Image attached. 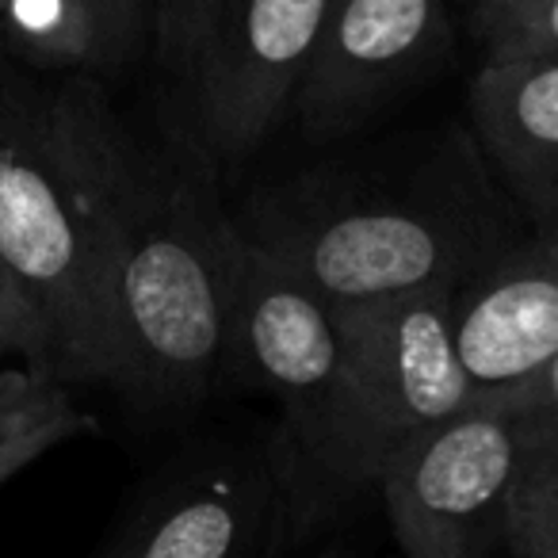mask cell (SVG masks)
<instances>
[{"instance_id":"cell-13","label":"cell","mask_w":558,"mask_h":558,"mask_svg":"<svg viewBox=\"0 0 558 558\" xmlns=\"http://www.w3.org/2000/svg\"><path fill=\"white\" fill-rule=\"evenodd\" d=\"M62 383V375L47 364L9 367L0 356V440L81 417Z\"/></svg>"},{"instance_id":"cell-7","label":"cell","mask_w":558,"mask_h":558,"mask_svg":"<svg viewBox=\"0 0 558 558\" xmlns=\"http://www.w3.org/2000/svg\"><path fill=\"white\" fill-rule=\"evenodd\" d=\"M344 341L341 311L241 230L230 295V375L279 398L299 451L333 395Z\"/></svg>"},{"instance_id":"cell-5","label":"cell","mask_w":558,"mask_h":558,"mask_svg":"<svg viewBox=\"0 0 558 558\" xmlns=\"http://www.w3.org/2000/svg\"><path fill=\"white\" fill-rule=\"evenodd\" d=\"M241 230L295 268L337 311L463 283L497 256L482 253L466 222L367 199L283 195L245 218Z\"/></svg>"},{"instance_id":"cell-15","label":"cell","mask_w":558,"mask_h":558,"mask_svg":"<svg viewBox=\"0 0 558 558\" xmlns=\"http://www.w3.org/2000/svg\"><path fill=\"white\" fill-rule=\"evenodd\" d=\"M505 398L517 425L524 466H555L558 471V352L527 375Z\"/></svg>"},{"instance_id":"cell-19","label":"cell","mask_w":558,"mask_h":558,"mask_svg":"<svg viewBox=\"0 0 558 558\" xmlns=\"http://www.w3.org/2000/svg\"><path fill=\"white\" fill-rule=\"evenodd\" d=\"M96 421L88 413L81 417H70V421H58V425H47V428H35V433H24V436H12V440H0V482H9L12 474H20L27 463L43 456V451L58 448V444L73 440L81 433H93Z\"/></svg>"},{"instance_id":"cell-1","label":"cell","mask_w":558,"mask_h":558,"mask_svg":"<svg viewBox=\"0 0 558 558\" xmlns=\"http://www.w3.org/2000/svg\"><path fill=\"white\" fill-rule=\"evenodd\" d=\"M54 93L58 138L96 226L108 288L116 387L187 405L230 375V295L241 226L199 154L169 131L142 142L88 73Z\"/></svg>"},{"instance_id":"cell-17","label":"cell","mask_w":558,"mask_h":558,"mask_svg":"<svg viewBox=\"0 0 558 558\" xmlns=\"http://www.w3.org/2000/svg\"><path fill=\"white\" fill-rule=\"evenodd\" d=\"M0 356L54 367V333L47 314L4 253H0Z\"/></svg>"},{"instance_id":"cell-12","label":"cell","mask_w":558,"mask_h":558,"mask_svg":"<svg viewBox=\"0 0 558 558\" xmlns=\"http://www.w3.org/2000/svg\"><path fill=\"white\" fill-rule=\"evenodd\" d=\"M0 39L32 62L96 70L93 0H4Z\"/></svg>"},{"instance_id":"cell-2","label":"cell","mask_w":558,"mask_h":558,"mask_svg":"<svg viewBox=\"0 0 558 558\" xmlns=\"http://www.w3.org/2000/svg\"><path fill=\"white\" fill-rule=\"evenodd\" d=\"M0 253L54 333L62 379H116L96 226L65 161L54 93L0 70Z\"/></svg>"},{"instance_id":"cell-21","label":"cell","mask_w":558,"mask_h":558,"mask_svg":"<svg viewBox=\"0 0 558 558\" xmlns=\"http://www.w3.org/2000/svg\"><path fill=\"white\" fill-rule=\"evenodd\" d=\"M0 9H4V0H0Z\"/></svg>"},{"instance_id":"cell-10","label":"cell","mask_w":558,"mask_h":558,"mask_svg":"<svg viewBox=\"0 0 558 558\" xmlns=\"http://www.w3.org/2000/svg\"><path fill=\"white\" fill-rule=\"evenodd\" d=\"M456 349L474 398L509 395L558 352V230L501 248L456 288Z\"/></svg>"},{"instance_id":"cell-14","label":"cell","mask_w":558,"mask_h":558,"mask_svg":"<svg viewBox=\"0 0 558 558\" xmlns=\"http://www.w3.org/2000/svg\"><path fill=\"white\" fill-rule=\"evenodd\" d=\"M501 550L517 558H558V471L520 463L505 512Z\"/></svg>"},{"instance_id":"cell-11","label":"cell","mask_w":558,"mask_h":558,"mask_svg":"<svg viewBox=\"0 0 558 558\" xmlns=\"http://www.w3.org/2000/svg\"><path fill=\"white\" fill-rule=\"evenodd\" d=\"M482 154L535 230H558V58L486 54L471 85Z\"/></svg>"},{"instance_id":"cell-16","label":"cell","mask_w":558,"mask_h":558,"mask_svg":"<svg viewBox=\"0 0 558 558\" xmlns=\"http://www.w3.org/2000/svg\"><path fill=\"white\" fill-rule=\"evenodd\" d=\"M489 54L558 58V0H497L478 9Z\"/></svg>"},{"instance_id":"cell-8","label":"cell","mask_w":558,"mask_h":558,"mask_svg":"<svg viewBox=\"0 0 558 558\" xmlns=\"http://www.w3.org/2000/svg\"><path fill=\"white\" fill-rule=\"evenodd\" d=\"M448 0H333L291 111L333 138L428 73L448 50Z\"/></svg>"},{"instance_id":"cell-6","label":"cell","mask_w":558,"mask_h":558,"mask_svg":"<svg viewBox=\"0 0 558 558\" xmlns=\"http://www.w3.org/2000/svg\"><path fill=\"white\" fill-rule=\"evenodd\" d=\"M520 463L524 456L505 398H474L421 428L375 478L398 547L410 558H478L497 550Z\"/></svg>"},{"instance_id":"cell-9","label":"cell","mask_w":558,"mask_h":558,"mask_svg":"<svg viewBox=\"0 0 558 558\" xmlns=\"http://www.w3.org/2000/svg\"><path fill=\"white\" fill-rule=\"evenodd\" d=\"M271 466H199L177 474L119 524L104 550L123 558H226L271 547L279 497L306 494L318 482L303 456L279 474Z\"/></svg>"},{"instance_id":"cell-18","label":"cell","mask_w":558,"mask_h":558,"mask_svg":"<svg viewBox=\"0 0 558 558\" xmlns=\"http://www.w3.org/2000/svg\"><path fill=\"white\" fill-rule=\"evenodd\" d=\"M149 0H93L96 16V70H116L138 50L146 32Z\"/></svg>"},{"instance_id":"cell-20","label":"cell","mask_w":558,"mask_h":558,"mask_svg":"<svg viewBox=\"0 0 558 558\" xmlns=\"http://www.w3.org/2000/svg\"><path fill=\"white\" fill-rule=\"evenodd\" d=\"M474 4H478V9H489V4H497V0H474Z\"/></svg>"},{"instance_id":"cell-4","label":"cell","mask_w":558,"mask_h":558,"mask_svg":"<svg viewBox=\"0 0 558 558\" xmlns=\"http://www.w3.org/2000/svg\"><path fill=\"white\" fill-rule=\"evenodd\" d=\"M456 288L344 306V360L303 459L326 486L375 482L410 436L474 402L456 349Z\"/></svg>"},{"instance_id":"cell-3","label":"cell","mask_w":558,"mask_h":558,"mask_svg":"<svg viewBox=\"0 0 558 558\" xmlns=\"http://www.w3.org/2000/svg\"><path fill=\"white\" fill-rule=\"evenodd\" d=\"M333 0H161L169 134L210 169L238 165L291 111Z\"/></svg>"}]
</instances>
